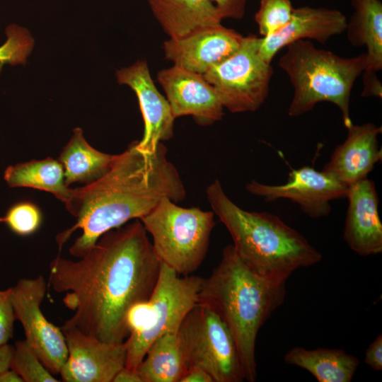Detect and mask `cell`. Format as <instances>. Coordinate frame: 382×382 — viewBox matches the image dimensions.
Returning <instances> with one entry per match:
<instances>
[{
    "label": "cell",
    "instance_id": "6da1fadb",
    "mask_svg": "<svg viewBox=\"0 0 382 382\" xmlns=\"http://www.w3.org/2000/svg\"><path fill=\"white\" fill-rule=\"evenodd\" d=\"M161 264L139 219L106 232L78 260L58 255L50 265L49 282L73 312L61 328L124 342L129 335L126 314L149 299Z\"/></svg>",
    "mask_w": 382,
    "mask_h": 382
},
{
    "label": "cell",
    "instance_id": "7a4b0ae2",
    "mask_svg": "<svg viewBox=\"0 0 382 382\" xmlns=\"http://www.w3.org/2000/svg\"><path fill=\"white\" fill-rule=\"evenodd\" d=\"M186 191L180 174L167 158L162 142L152 152L140 149L132 141L115 155L109 170L100 178L72 189L64 203L76 223L59 233L56 241L60 250L70 236L81 230L69 248L77 258L89 250L101 236L140 219L163 198L175 202L183 200Z\"/></svg>",
    "mask_w": 382,
    "mask_h": 382
},
{
    "label": "cell",
    "instance_id": "3957f363",
    "mask_svg": "<svg viewBox=\"0 0 382 382\" xmlns=\"http://www.w3.org/2000/svg\"><path fill=\"white\" fill-rule=\"evenodd\" d=\"M286 282L263 277L253 270L226 246L220 262L203 278L199 303L210 307L226 324L235 341L244 378H257L255 342L262 326L280 306L286 296Z\"/></svg>",
    "mask_w": 382,
    "mask_h": 382
},
{
    "label": "cell",
    "instance_id": "277c9868",
    "mask_svg": "<svg viewBox=\"0 0 382 382\" xmlns=\"http://www.w3.org/2000/svg\"><path fill=\"white\" fill-rule=\"evenodd\" d=\"M212 212L224 224L238 255L255 272L286 282L297 269L318 263L322 254L278 216L236 205L215 180L206 190Z\"/></svg>",
    "mask_w": 382,
    "mask_h": 382
},
{
    "label": "cell",
    "instance_id": "5b68a950",
    "mask_svg": "<svg viewBox=\"0 0 382 382\" xmlns=\"http://www.w3.org/2000/svg\"><path fill=\"white\" fill-rule=\"evenodd\" d=\"M286 47L278 65L287 74L294 89L288 115H302L320 102H330L340 109L348 128L353 124L349 114L351 91L355 80L366 69V53L342 57L318 49L306 40L295 41Z\"/></svg>",
    "mask_w": 382,
    "mask_h": 382
},
{
    "label": "cell",
    "instance_id": "8992f818",
    "mask_svg": "<svg viewBox=\"0 0 382 382\" xmlns=\"http://www.w3.org/2000/svg\"><path fill=\"white\" fill-rule=\"evenodd\" d=\"M139 220L162 263L180 276L191 275L200 267L216 224L212 211L182 207L163 197Z\"/></svg>",
    "mask_w": 382,
    "mask_h": 382
},
{
    "label": "cell",
    "instance_id": "52a82bcc",
    "mask_svg": "<svg viewBox=\"0 0 382 382\" xmlns=\"http://www.w3.org/2000/svg\"><path fill=\"white\" fill-rule=\"evenodd\" d=\"M178 336L188 368L204 369L214 382L245 380L233 337L207 305L198 302L190 310L178 328Z\"/></svg>",
    "mask_w": 382,
    "mask_h": 382
},
{
    "label": "cell",
    "instance_id": "ba28073f",
    "mask_svg": "<svg viewBox=\"0 0 382 382\" xmlns=\"http://www.w3.org/2000/svg\"><path fill=\"white\" fill-rule=\"evenodd\" d=\"M202 277L180 276L161 264L158 278L149 299V313L144 326L125 340V368L137 370L151 344L161 336L178 332L186 314L198 303Z\"/></svg>",
    "mask_w": 382,
    "mask_h": 382
},
{
    "label": "cell",
    "instance_id": "9c48e42d",
    "mask_svg": "<svg viewBox=\"0 0 382 382\" xmlns=\"http://www.w3.org/2000/svg\"><path fill=\"white\" fill-rule=\"evenodd\" d=\"M260 43L256 35L243 37L233 54L203 75L231 112L256 111L268 96L273 69L260 55Z\"/></svg>",
    "mask_w": 382,
    "mask_h": 382
},
{
    "label": "cell",
    "instance_id": "30bf717a",
    "mask_svg": "<svg viewBox=\"0 0 382 382\" xmlns=\"http://www.w3.org/2000/svg\"><path fill=\"white\" fill-rule=\"evenodd\" d=\"M46 289V282L41 275L21 279L12 287L11 301L25 341L49 371L57 375L66 360L68 349L61 328L50 322L40 308Z\"/></svg>",
    "mask_w": 382,
    "mask_h": 382
},
{
    "label": "cell",
    "instance_id": "8fae6325",
    "mask_svg": "<svg viewBox=\"0 0 382 382\" xmlns=\"http://www.w3.org/2000/svg\"><path fill=\"white\" fill-rule=\"evenodd\" d=\"M347 189L329 174L310 166L291 170L283 185H266L255 180L246 185L249 193L265 201L290 199L313 219L328 216L332 209L330 202L346 197Z\"/></svg>",
    "mask_w": 382,
    "mask_h": 382
},
{
    "label": "cell",
    "instance_id": "7c38bea8",
    "mask_svg": "<svg viewBox=\"0 0 382 382\" xmlns=\"http://www.w3.org/2000/svg\"><path fill=\"white\" fill-rule=\"evenodd\" d=\"M68 356L59 374L65 382H112L125 366L127 346L108 343L76 329L62 328Z\"/></svg>",
    "mask_w": 382,
    "mask_h": 382
},
{
    "label": "cell",
    "instance_id": "4fadbf2b",
    "mask_svg": "<svg viewBox=\"0 0 382 382\" xmlns=\"http://www.w3.org/2000/svg\"><path fill=\"white\" fill-rule=\"evenodd\" d=\"M243 36L220 24L198 28L178 39L166 40L165 58L173 65L204 75L212 66L233 54Z\"/></svg>",
    "mask_w": 382,
    "mask_h": 382
},
{
    "label": "cell",
    "instance_id": "5bb4252c",
    "mask_svg": "<svg viewBox=\"0 0 382 382\" xmlns=\"http://www.w3.org/2000/svg\"><path fill=\"white\" fill-rule=\"evenodd\" d=\"M157 79L175 119L191 115L200 125L222 119L224 107L214 88L203 75L173 65L161 70Z\"/></svg>",
    "mask_w": 382,
    "mask_h": 382
},
{
    "label": "cell",
    "instance_id": "9a60e30c",
    "mask_svg": "<svg viewBox=\"0 0 382 382\" xmlns=\"http://www.w3.org/2000/svg\"><path fill=\"white\" fill-rule=\"evenodd\" d=\"M116 77L120 84L129 86L137 97L144 125L138 146L144 151L152 152L160 142L174 135L175 118L170 105L156 87L146 61L138 60L117 71Z\"/></svg>",
    "mask_w": 382,
    "mask_h": 382
},
{
    "label": "cell",
    "instance_id": "2e32d148",
    "mask_svg": "<svg viewBox=\"0 0 382 382\" xmlns=\"http://www.w3.org/2000/svg\"><path fill=\"white\" fill-rule=\"evenodd\" d=\"M348 207L343 238L347 245L363 257L382 253V224L375 183L368 178L348 187Z\"/></svg>",
    "mask_w": 382,
    "mask_h": 382
},
{
    "label": "cell",
    "instance_id": "e0dca14e",
    "mask_svg": "<svg viewBox=\"0 0 382 382\" xmlns=\"http://www.w3.org/2000/svg\"><path fill=\"white\" fill-rule=\"evenodd\" d=\"M347 20L337 9L301 6L294 8L289 23L279 31L260 37V54L271 63L276 54L299 40L311 39L321 44L346 30Z\"/></svg>",
    "mask_w": 382,
    "mask_h": 382
},
{
    "label": "cell",
    "instance_id": "ac0fdd59",
    "mask_svg": "<svg viewBox=\"0 0 382 382\" xmlns=\"http://www.w3.org/2000/svg\"><path fill=\"white\" fill-rule=\"evenodd\" d=\"M343 143L337 146L322 171L349 187L367 178L375 165L381 161L382 151L378 136L382 127L367 122L352 124Z\"/></svg>",
    "mask_w": 382,
    "mask_h": 382
},
{
    "label": "cell",
    "instance_id": "d6986e66",
    "mask_svg": "<svg viewBox=\"0 0 382 382\" xmlns=\"http://www.w3.org/2000/svg\"><path fill=\"white\" fill-rule=\"evenodd\" d=\"M165 33L178 39L205 26L220 24L222 18L211 0H147Z\"/></svg>",
    "mask_w": 382,
    "mask_h": 382
},
{
    "label": "cell",
    "instance_id": "ffe728a7",
    "mask_svg": "<svg viewBox=\"0 0 382 382\" xmlns=\"http://www.w3.org/2000/svg\"><path fill=\"white\" fill-rule=\"evenodd\" d=\"M354 9L347 21V38L354 46L366 48L364 71L382 69V3L380 0H350Z\"/></svg>",
    "mask_w": 382,
    "mask_h": 382
},
{
    "label": "cell",
    "instance_id": "44dd1931",
    "mask_svg": "<svg viewBox=\"0 0 382 382\" xmlns=\"http://www.w3.org/2000/svg\"><path fill=\"white\" fill-rule=\"evenodd\" d=\"M284 360L307 370L318 382H350L359 364L357 357L340 349L295 347L286 353Z\"/></svg>",
    "mask_w": 382,
    "mask_h": 382
},
{
    "label": "cell",
    "instance_id": "7402d4cb",
    "mask_svg": "<svg viewBox=\"0 0 382 382\" xmlns=\"http://www.w3.org/2000/svg\"><path fill=\"white\" fill-rule=\"evenodd\" d=\"M115 156L93 148L84 138L82 129L76 127L57 159L69 186L75 183L89 184L100 178L109 170Z\"/></svg>",
    "mask_w": 382,
    "mask_h": 382
},
{
    "label": "cell",
    "instance_id": "603a6c76",
    "mask_svg": "<svg viewBox=\"0 0 382 382\" xmlns=\"http://www.w3.org/2000/svg\"><path fill=\"white\" fill-rule=\"evenodd\" d=\"M4 179L11 187H29L52 194L65 203L72 188L65 181L63 166L58 159L47 157L8 166Z\"/></svg>",
    "mask_w": 382,
    "mask_h": 382
},
{
    "label": "cell",
    "instance_id": "cb8c5ba5",
    "mask_svg": "<svg viewBox=\"0 0 382 382\" xmlns=\"http://www.w3.org/2000/svg\"><path fill=\"white\" fill-rule=\"evenodd\" d=\"M187 369L175 332L156 339L137 371L142 382H180Z\"/></svg>",
    "mask_w": 382,
    "mask_h": 382
},
{
    "label": "cell",
    "instance_id": "d4e9b609",
    "mask_svg": "<svg viewBox=\"0 0 382 382\" xmlns=\"http://www.w3.org/2000/svg\"><path fill=\"white\" fill-rule=\"evenodd\" d=\"M10 368L23 382H57L53 374L45 366L25 340L16 341L13 346Z\"/></svg>",
    "mask_w": 382,
    "mask_h": 382
},
{
    "label": "cell",
    "instance_id": "484cf974",
    "mask_svg": "<svg viewBox=\"0 0 382 382\" xmlns=\"http://www.w3.org/2000/svg\"><path fill=\"white\" fill-rule=\"evenodd\" d=\"M5 33L6 40L0 46V73L5 64H25L34 46L31 34L23 27L10 25Z\"/></svg>",
    "mask_w": 382,
    "mask_h": 382
},
{
    "label": "cell",
    "instance_id": "4316f807",
    "mask_svg": "<svg viewBox=\"0 0 382 382\" xmlns=\"http://www.w3.org/2000/svg\"><path fill=\"white\" fill-rule=\"evenodd\" d=\"M294 8L290 0H260L254 18L261 37L284 28L290 21Z\"/></svg>",
    "mask_w": 382,
    "mask_h": 382
},
{
    "label": "cell",
    "instance_id": "83f0119b",
    "mask_svg": "<svg viewBox=\"0 0 382 382\" xmlns=\"http://www.w3.org/2000/svg\"><path fill=\"white\" fill-rule=\"evenodd\" d=\"M40 209L30 202H20L12 205L0 222L5 223L14 233L26 236L34 233L42 224Z\"/></svg>",
    "mask_w": 382,
    "mask_h": 382
},
{
    "label": "cell",
    "instance_id": "f1b7e54d",
    "mask_svg": "<svg viewBox=\"0 0 382 382\" xmlns=\"http://www.w3.org/2000/svg\"><path fill=\"white\" fill-rule=\"evenodd\" d=\"M12 287L0 289V346L8 344L13 337L16 320L12 301Z\"/></svg>",
    "mask_w": 382,
    "mask_h": 382
},
{
    "label": "cell",
    "instance_id": "f546056e",
    "mask_svg": "<svg viewBox=\"0 0 382 382\" xmlns=\"http://www.w3.org/2000/svg\"><path fill=\"white\" fill-rule=\"evenodd\" d=\"M248 0H211L220 16L224 18L240 20L245 15Z\"/></svg>",
    "mask_w": 382,
    "mask_h": 382
},
{
    "label": "cell",
    "instance_id": "4dcf8cb0",
    "mask_svg": "<svg viewBox=\"0 0 382 382\" xmlns=\"http://www.w3.org/2000/svg\"><path fill=\"white\" fill-rule=\"evenodd\" d=\"M364 362L374 370L382 369V335H378L366 349Z\"/></svg>",
    "mask_w": 382,
    "mask_h": 382
},
{
    "label": "cell",
    "instance_id": "1f68e13d",
    "mask_svg": "<svg viewBox=\"0 0 382 382\" xmlns=\"http://www.w3.org/2000/svg\"><path fill=\"white\" fill-rule=\"evenodd\" d=\"M364 89L361 96L382 98L381 83L376 76V72L364 71Z\"/></svg>",
    "mask_w": 382,
    "mask_h": 382
},
{
    "label": "cell",
    "instance_id": "d6a6232c",
    "mask_svg": "<svg viewBox=\"0 0 382 382\" xmlns=\"http://www.w3.org/2000/svg\"><path fill=\"white\" fill-rule=\"evenodd\" d=\"M180 382H214V380L204 369L192 366L188 368Z\"/></svg>",
    "mask_w": 382,
    "mask_h": 382
},
{
    "label": "cell",
    "instance_id": "836d02e7",
    "mask_svg": "<svg viewBox=\"0 0 382 382\" xmlns=\"http://www.w3.org/2000/svg\"><path fill=\"white\" fill-rule=\"evenodd\" d=\"M112 382H142L137 370L122 368L114 377Z\"/></svg>",
    "mask_w": 382,
    "mask_h": 382
},
{
    "label": "cell",
    "instance_id": "e575fe53",
    "mask_svg": "<svg viewBox=\"0 0 382 382\" xmlns=\"http://www.w3.org/2000/svg\"><path fill=\"white\" fill-rule=\"evenodd\" d=\"M13 347L6 344L0 346V372L10 368Z\"/></svg>",
    "mask_w": 382,
    "mask_h": 382
},
{
    "label": "cell",
    "instance_id": "d590c367",
    "mask_svg": "<svg viewBox=\"0 0 382 382\" xmlns=\"http://www.w3.org/2000/svg\"><path fill=\"white\" fill-rule=\"evenodd\" d=\"M0 382H23V380L15 371L8 368L0 372Z\"/></svg>",
    "mask_w": 382,
    "mask_h": 382
}]
</instances>
